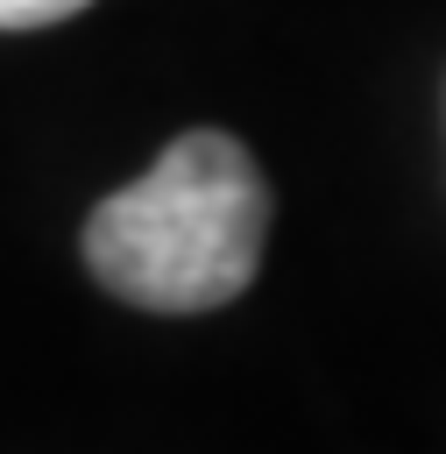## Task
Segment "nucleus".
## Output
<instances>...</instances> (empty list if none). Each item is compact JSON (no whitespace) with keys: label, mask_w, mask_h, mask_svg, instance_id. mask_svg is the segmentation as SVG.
<instances>
[{"label":"nucleus","mask_w":446,"mask_h":454,"mask_svg":"<svg viewBox=\"0 0 446 454\" xmlns=\"http://www.w3.org/2000/svg\"><path fill=\"white\" fill-rule=\"evenodd\" d=\"M269 241V184L255 156L219 135H177L135 184L92 206L85 262L142 312H212L255 284Z\"/></svg>","instance_id":"f257e3e1"},{"label":"nucleus","mask_w":446,"mask_h":454,"mask_svg":"<svg viewBox=\"0 0 446 454\" xmlns=\"http://www.w3.org/2000/svg\"><path fill=\"white\" fill-rule=\"evenodd\" d=\"M85 0H0V28H50L64 14H78Z\"/></svg>","instance_id":"f03ea898"}]
</instances>
